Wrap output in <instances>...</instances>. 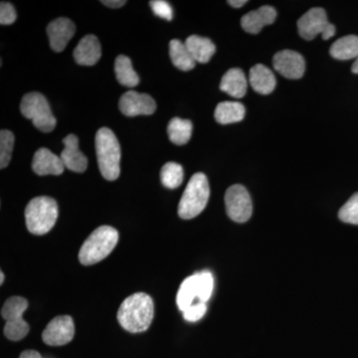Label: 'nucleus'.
<instances>
[{
	"instance_id": "obj_1",
	"label": "nucleus",
	"mask_w": 358,
	"mask_h": 358,
	"mask_svg": "<svg viewBox=\"0 0 358 358\" xmlns=\"http://www.w3.org/2000/svg\"><path fill=\"white\" fill-rule=\"evenodd\" d=\"M155 315V303L152 296L145 293H136L122 301L117 310V322L129 333L147 331Z\"/></svg>"
},
{
	"instance_id": "obj_2",
	"label": "nucleus",
	"mask_w": 358,
	"mask_h": 358,
	"mask_svg": "<svg viewBox=\"0 0 358 358\" xmlns=\"http://www.w3.org/2000/svg\"><path fill=\"white\" fill-rule=\"evenodd\" d=\"M96 159L103 178L114 181L121 173V145L112 129L102 128L95 138Z\"/></svg>"
},
{
	"instance_id": "obj_3",
	"label": "nucleus",
	"mask_w": 358,
	"mask_h": 358,
	"mask_svg": "<svg viewBox=\"0 0 358 358\" xmlns=\"http://www.w3.org/2000/svg\"><path fill=\"white\" fill-rule=\"evenodd\" d=\"M119 241V232L112 226L96 228L82 245L79 261L82 265L91 266L101 262L112 253Z\"/></svg>"
},
{
	"instance_id": "obj_4",
	"label": "nucleus",
	"mask_w": 358,
	"mask_h": 358,
	"mask_svg": "<svg viewBox=\"0 0 358 358\" xmlns=\"http://www.w3.org/2000/svg\"><path fill=\"white\" fill-rule=\"evenodd\" d=\"M58 214V204L55 199L48 196L35 197L25 209L28 231L34 235L46 234L55 225Z\"/></svg>"
},
{
	"instance_id": "obj_5",
	"label": "nucleus",
	"mask_w": 358,
	"mask_h": 358,
	"mask_svg": "<svg viewBox=\"0 0 358 358\" xmlns=\"http://www.w3.org/2000/svg\"><path fill=\"white\" fill-rule=\"evenodd\" d=\"M210 196L208 179L204 173H195L190 178L178 204L179 217L189 220L204 210Z\"/></svg>"
},
{
	"instance_id": "obj_6",
	"label": "nucleus",
	"mask_w": 358,
	"mask_h": 358,
	"mask_svg": "<svg viewBox=\"0 0 358 358\" xmlns=\"http://www.w3.org/2000/svg\"><path fill=\"white\" fill-rule=\"evenodd\" d=\"M20 110L26 119L31 120L35 128L43 133H50L55 129V117L51 112L48 101L37 92L26 94L20 103Z\"/></svg>"
},
{
	"instance_id": "obj_7",
	"label": "nucleus",
	"mask_w": 358,
	"mask_h": 358,
	"mask_svg": "<svg viewBox=\"0 0 358 358\" xmlns=\"http://www.w3.org/2000/svg\"><path fill=\"white\" fill-rule=\"evenodd\" d=\"M28 308V301L22 296L7 299L1 308V315L6 320L4 334L13 341H21L29 333V326L23 319V313Z\"/></svg>"
},
{
	"instance_id": "obj_8",
	"label": "nucleus",
	"mask_w": 358,
	"mask_h": 358,
	"mask_svg": "<svg viewBox=\"0 0 358 358\" xmlns=\"http://www.w3.org/2000/svg\"><path fill=\"white\" fill-rule=\"evenodd\" d=\"M299 34L306 40H313L319 34L329 40L336 34V26L327 20L326 11L320 7L310 9L298 20Z\"/></svg>"
},
{
	"instance_id": "obj_9",
	"label": "nucleus",
	"mask_w": 358,
	"mask_h": 358,
	"mask_svg": "<svg viewBox=\"0 0 358 358\" xmlns=\"http://www.w3.org/2000/svg\"><path fill=\"white\" fill-rule=\"evenodd\" d=\"M226 212L237 223L247 222L253 213L251 197L244 186H230L225 193Z\"/></svg>"
},
{
	"instance_id": "obj_10",
	"label": "nucleus",
	"mask_w": 358,
	"mask_h": 358,
	"mask_svg": "<svg viewBox=\"0 0 358 358\" xmlns=\"http://www.w3.org/2000/svg\"><path fill=\"white\" fill-rule=\"evenodd\" d=\"M75 336L74 320L70 315H58L47 324L42 334L46 345L61 346L69 343Z\"/></svg>"
},
{
	"instance_id": "obj_11",
	"label": "nucleus",
	"mask_w": 358,
	"mask_h": 358,
	"mask_svg": "<svg viewBox=\"0 0 358 358\" xmlns=\"http://www.w3.org/2000/svg\"><path fill=\"white\" fill-rule=\"evenodd\" d=\"M120 110L127 117L136 115H150L157 110V103L152 96L148 94L138 93L136 91H129L121 96L119 102Z\"/></svg>"
},
{
	"instance_id": "obj_12",
	"label": "nucleus",
	"mask_w": 358,
	"mask_h": 358,
	"mask_svg": "<svg viewBox=\"0 0 358 358\" xmlns=\"http://www.w3.org/2000/svg\"><path fill=\"white\" fill-rule=\"evenodd\" d=\"M273 65L278 73L288 79H300L305 74V59L296 51L278 52L273 59Z\"/></svg>"
},
{
	"instance_id": "obj_13",
	"label": "nucleus",
	"mask_w": 358,
	"mask_h": 358,
	"mask_svg": "<svg viewBox=\"0 0 358 358\" xmlns=\"http://www.w3.org/2000/svg\"><path fill=\"white\" fill-rule=\"evenodd\" d=\"M76 32V26L68 18L61 17L47 26V34L52 50L62 52Z\"/></svg>"
},
{
	"instance_id": "obj_14",
	"label": "nucleus",
	"mask_w": 358,
	"mask_h": 358,
	"mask_svg": "<svg viewBox=\"0 0 358 358\" xmlns=\"http://www.w3.org/2000/svg\"><path fill=\"white\" fill-rule=\"evenodd\" d=\"M64 150L61 152V159L66 169L74 173H82L88 167V159L80 150L79 140L75 134H68L64 140Z\"/></svg>"
},
{
	"instance_id": "obj_15",
	"label": "nucleus",
	"mask_w": 358,
	"mask_h": 358,
	"mask_svg": "<svg viewBox=\"0 0 358 358\" xmlns=\"http://www.w3.org/2000/svg\"><path fill=\"white\" fill-rule=\"evenodd\" d=\"M32 169L38 176H60L65 166L60 157L53 154L48 148H41L33 157Z\"/></svg>"
},
{
	"instance_id": "obj_16",
	"label": "nucleus",
	"mask_w": 358,
	"mask_h": 358,
	"mask_svg": "<svg viewBox=\"0 0 358 358\" xmlns=\"http://www.w3.org/2000/svg\"><path fill=\"white\" fill-rule=\"evenodd\" d=\"M277 18L274 7L264 6L256 10L245 14L241 20L242 28L250 34H258L264 26L272 24Z\"/></svg>"
},
{
	"instance_id": "obj_17",
	"label": "nucleus",
	"mask_w": 358,
	"mask_h": 358,
	"mask_svg": "<svg viewBox=\"0 0 358 358\" xmlns=\"http://www.w3.org/2000/svg\"><path fill=\"white\" fill-rule=\"evenodd\" d=\"M102 49L95 35H86L80 40L74 50V58L79 65L94 66L100 60Z\"/></svg>"
},
{
	"instance_id": "obj_18",
	"label": "nucleus",
	"mask_w": 358,
	"mask_h": 358,
	"mask_svg": "<svg viewBox=\"0 0 358 358\" xmlns=\"http://www.w3.org/2000/svg\"><path fill=\"white\" fill-rule=\"evenodd\" d=\"M249 81L254 91L262 95L272 93L277 85L274 73L262 64L255 65L251 68Z\"/></svg>"
},
{
	"instance_id": "obj_19",
	"label": "nucleus",
	"mask_w": 358,
	"mask_h": 358,
	"mask_svg": "<svg viewBox=\"0 0 358 358\" xmlns=\"http://www.w3.org/2000/svg\"><path fill=\"white\" fill-rule=\"evenodd\" d=\"M248 82L243 71L239 68L228 70L221 80L220 89L233 98H243L247 93Z\"/></svg>"
},
{
	"instance_id": "obj_20",
	"label": "nucleus",
	"mask_w": 358,
	"mask_h": 358,
	"mask_svg": "<svg viewBox=\"0 0 358 358\" xmlns=\"http://www.w3.org/2000/svg\"><path fill=\"white\" fill-rule=\"evenodd\" d=\"M185 45L195 62L201 63V64L209 62L212 56L215 54V45L206 37L192 35L186 39Z\"/></svg>"
},
{
	"instance_id": "obj_21",
	"label": "nucleus",
	"mask_w": 358,
	"mask_h": 358,
	"mask_svg": "<svg viewBox=\"0 0 358 358\" xmlns=\"http://www.w3.org/2000/svg\"><path fill=\"white\" fill-rule=\"evenodd\" d=\"M199 277H197V274H194L185 279L178 289L176 303H178L179 310L185 313L186 310L192 307L196 299L199 301Z\"/></svg>"
},
{
	"instance_id": "obj_22",
	"label": "nucleus",
	"mask_w": 358,
	"mask_h": 358,
	"mask_svg": "<svg viewBox=\"0 0 358 358\" xmlns=\"http://www.w3.org/2000/svg\"><path fill=\"white\" fill-rule=\"evenodd\" d=\"M115 73L122 86L134 88L140 83V77L134 70L131 60L126 55L117 56L115 61Z\"/></svg>"
},
{
	"instance_id": "obj_23",
	"label": "nucleus",
	"mask_w": 358,
	"mask_h": 358,
	"mask_svg": "<svg viewBox=\"0 0 358 358\" xmlns=\"http://www.w3.org/2000/svg\"><path fill=\"white\" fill-rule=\"evenodd\" d=\"M245 107L239 102H222L216 107L214 117L221 124L241 122L245 117Z\"/></svg>"
},
{
	"instance_id": "obj_24",
	"label": "nucleus",
	"mask_w": 358,
	"mask_h": 358,
	"mask_svg": "<svg viewBox=\"0 0 358 358\" xmlns=\"http://www.w3.org/2000/svg\"><path fill=\"white\" fill-rule=\"evenodd\" d=\"M331 57L338 60H350L358 58V36L346 35L336 40L329 50Z\"/></svg>"
},
{
	"instance_id": "obj_25",
	"label": "nucleus",
	"mask_w": 358,
	"mask_h": 358,
	"mask_svg": "<svg viewBox=\"0 0 358 358\" xmlns=\"http://www.w3.org/2000/svg\"><path fill=\"white\" fill-rule=\"evenodd\" d=\"M169 55L173 65L179 70L190 71L196 64L185 43L180 40L174 39L169 42Z\"/></svg>"
},
{
	"instance_id": "obj_26",
	"label": "nucleus",
	"mask_w": 358,
	"mask_h": 358,
	"mask_svg": "<svg viewBox=\"0 0 358 358\" xmlns=\"http://www.w3.org/2000/svg\"><path fill=\"white\" fill-rule=\"evenodd\" d=\"M192 122L189 120L173 117L167 127L169 140L176 145H183L189 141L192 134Z\"/></svg>"
},
{
	"instance_id": "obj_27",
	"label": "nucleus",
	"mask_w": 358,
	"mask_h": 358,
	"mask_svg": "<svg viewBox=\"0 0 358 358\" xmlns=\"http://www.w3.org/2000/svg\"><path fill=\"white\" fill-rule=\"evenodd\" d=\"M185 173L182 166L176 162H167L160 171L162 183L169 189H176L182 183Z\"/></svg>"
},
{
	"instance_id": "obj_28",
	"label": "nucleus",
	"mask_w": 358,
	"mask_h": 358,
	"mask_svg": "<svg viewBox=\"0 0 358 358\" xmlns=\"http://www.w3.org/2000/svg\"><path fill=\"white\" fill-rule=\"evenodd\" d=\"M14 134L10 131L2 129L0 131V167L6 169L10 162L13 152Z\"/></svg>"
},
{
	"instance_id": "obj_29",
	"label": "nucleus",
	"mask_w": 358,
	"mask_h": 358,
	"mask_svg": "<svg viewBox=\"0 0 358 358\" xmlns=\"http://www.w3.org/2000/svg\"><path fill=\"white\" fill-rule=\"evenodd\" d=\"M343 222L358 225V192L355 193L338 212Z\"/></svg>"
},
{
	"instance_id": "obj_30",
	"label": "nucleus",
	"mask_w": 358,
	"mask_h": 358,
	"mask_svg": "<svg viewBox=\"0 0 358 358\" xmlns=\"http://www.w3.org/2000/svg\"><path fill=\"white\" fill-rule=\"evenodd\" d=\"M199 277V303H205L210 299L213 292L214 280L213 275L208 271L197 273Z\"/></svg>"
},
{
	"instance_id": "obj_31",
	"label": "nucleus",
	"mask_w": 358,
	"mask_h": 358,
	"mask_svg": "<svg viewBox=\"0 0 358 358\" xmlns=\"http://www.w3.org/2000/svg\"><path fill=\"white\" fill-rule=\"evenodd\" d=\"M150 6L155 15L167 21L173 20V7L169 2L164 1V0H152L150 2Z\"/></svg>"
},
{
	"instance_id": "obj_32",
	"label": "nucleus",
	"mask_w": 358,
	"mask_h": 358,
	"mask_svg": "<svg viewBox=\"0 0 358 358\" xmlns=\"http://www.w3.org/2000/svg\"><path fill=\"white\" fill-rule=\"evenodd\" d=\"M17 18L15 8L9 2H1L0 4V23L1 25H10Z\"/></svg>"
},
{
	"instance_id": "obj_33",
	"label": "nucleus",
	"mask_w": 358,
	"mask_h": 358,
	"mask_svg": "<svg viewBox=\"0 0 358 358\" xmlns=\"http://www.w3.org/2000/svg\"><path fill=\"white\" fill-rule=\"evenodd\" d=\"M206 310V303L197 301L196 303H193L192 307L183 313V317L188 322H197V320H201L204 317Z\"/></svg>"
},
{
	"instance_id": "obj_34",
	"label": "nucleus",
	"mask_w": 358,
	"mask_h": 358,
	"mask_svg": "<svg viewBox=\"0 0 358 358\" xmlns=\"http://www.w3.org/2000/svg\"><path fill=\"white\" fill-rule=\"evenodd\" d=\"M101 3L105 4L106 6L110 7V8H120L127 3L124 0H102Z\"/></svg>"
},
{
	"instance_id": "obj_35",
	"label": "nucleus",
	"mask_w": 358,
	"mask_h": 358,
	"mask_svg": "<svg viewBox=\"0 0 358 358\" xmlns=\"http://www.w3.org/2000/svg\"><path fill=\"white\" fill-rule=\"evenodd\" d=\"M20 358H42V357L36 350H25L21 353Z\"/></svg>"
},
{
	"instance_id": "obj_36",
	"label": "nucleus",
	"mask_w": 358,
	"mask_h": 358,
	"mask_svg": "<svg viewBox=\"0 0 358 358\" xmlns=\"http://www.w3.org/2000/svg\"><path fill=\"white\" fill-rule=\"evenodd\" d=\"M246 3V0H229V1H228V4L235 7V8H240V7L244 6Z\"/></svg>"
},
{
	"instance_id": "obj_37",
	"label": "nucleus",
	"mask_w": 358,
	"mask_h": 358,
	"mask_svg": "<svg viewBox=\"0 0 358 358\" xmlns=\"http://www.w3.org/2000/svg\"><path fill=\"white\" fill-rule=\"evenodd\" d=\"M352 71V73H355V74H358V58L357 59V60H355V62L353 63Z\"/></svg>"
},
{
	"instance_id": "obj_38",
	"label": "nucleus",
	"mask_w": 358,
	"mask_h": 358,
	"mask_svg": "<svg viewBox=\"0 0 358 358\" xmlns=\"http://www.w3.org/2000/svg\"><path fill=\"white\" fill-rule=\"evenodd\" d=\"M0 279H1V281H0V284H3L4 281V274L3 273H0Z\"/></svg>"
}]
</instances>
